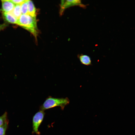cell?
Returning a JSON list of instances; mask_svg holds the SVG:
<instances>
[{
    "instance_id": "obj_1",
    "label": "cell",
    "mask_w": 135,
    "mask_h": 135,
    "mask_svg": "<svg viewBox=\"0 0 135 135\" xmlns=\"http://www.w3.org/2000/svg\"><path fill=\"white\" fill-rule=\"evenodd\" d=\"M30 32L36 38L38 33L36 17L28 14H22L18 19L16 24Z\"/></svg>"
},
{
    "instance_id": "obj_2",
    "label": "cell",
    "mask_w": 135,
    "mask_h": 135,
    "mask_svg": "<svg viewBox=\"0 0 135 135\" xmlns=\"http://www.w3.org/2000/svg\"><path fill=\"white\" fill-rule=\"evenodd\" d=\"M69 103L70 100L68 98H54L50 96L41 106L40 109L44 111L55 107L59 106L62 110H63Z\"/></svg>"
},
{
    "instance_id": "obj_3",
    "label": "cell",
    "mask_w": 135,
    "mask_h": 135,
    "mask_svg": "<svg viewBox=\"0 0 135 135\" xmlns=\"http://www.w3.org/2000/svg\"><path fill=\"white\" fill-rule=\"evenodd\" d=\"M45 114L44 111L40 110L37 112L34 116L32 120V133L37 135H40V132L38 128L42 122Z\"/></svg>"
},
{
    "instance_id": "obj_4",
    "label": "cell",
    "mask_w": 135,
    "mask_h": 135,
    "mask_svg": "<svg viewBox=\"0 0 135 135\" xmlns=\"http://www.w3.org/2000/svg\"><path fill=\"white\" fill-rule=\"evenodd\" d=\"M81 1L79 0H62L61 1L60 6V13L62 14L67 8L76 5H80Z\"/></svg>"
},
{
    "instance_id": "obj_5",
    "label": "cell",
    "mask_w": 135,
    "mask_h": 135,
    "mask_svg": "<svg viewBox=\"0 0 135 135\" xmlns=\"http://www.w3.org/2000/svg\"><path fill=\"white\" fill-rule=\"evenodd\" d=\"M2 7L1 10L2 12H11L14 9L15 4L10 0H2Z\"/></svg>"
},
{
    "instance_id": "obj_6",
    "label": "cell",
    "mask_w": 135,
    "mask_h": 135,
    "mask_svg": "<svg viewBox=\"0 0 135 135\" xmlns=\"http://www.w3.org/2000/svg\"><path fill=\"white\" fill-rule=\"evenodd\" d=\"M2 14L6 20L8 22L12 24H16L18 19L12 12H2Z\"/></svg>"
},
{
    "instance_id": "obj_7",
    "label": "cell",
    "mask_w": 135,
    "mask_h": 135,
    "mask_svg": "<svg viewBox=\"0 0 135 135\" xmlns=\"http://www.w3.org/2000/svg\"><path fill=\"white\" fill-rule=\"evenodd\" d=\"M78 57L82 64L87 66L92 65L91 58L88 56L82 54Z\"/></svg>"
},
{
    "instance_id": "obj_8",
    "label": "cell",
    "mask_w": 135,
    "mask_h": 135,
    "mask_svg": "<svg viewBox=\"0 0 135 135\" xmlns=\"http://www.w3.org/2000/svg\"><path fill=\"white\" fill-rule=\"evenodd\" d=\"M28 14L36 17V10L33 2L30 0L28 1Z\"/></svg>"
},
{
    "instance_id": "obj_9",
    "label": "cell",
    "mask_w": 135,
    "mask_h": 135,
    "mask_svg": "<svg viewBox=\"0 0 135 135\" xmlns=\"http://www.w3.org/2000/svg\"><path fill=\"white\" fill-rule=\"evenodd\" d=\"M21 4L15 5L12 11V14L18 19L22 14L21 8Z\"/></svg>"
},
{
    "instance_id": "obj_10",
    "label": "cell",
    "mask_w": 135,
    "mask_h": 135,
    "mask_svg": "<svg viewBox=\"0 0 135 135\" xmlns=\"http://www.w3.org/2000/svg\"><path fill=\"white\" fill-rule=\"evenodd\" d=\"M28 0L23 2L21 4V10L22 14H28Z\"/></svg>"
},
{
    "instance_id": "obj_11",
    "label": "cell",
    "mask_w": 135,
    "mask_h": 135,
    "mask_svg": "<svg viewBox=\"0 0 135 135\" xmlns=\"http://www.w3.org/2000/svg\"><path fill=\"white\" fill-rule=\"evenodd\" d=\"M8 121L7 114L6 112H5L2 115L0 116V126Z\"/></svg>"
},
{
    "instance_id": "obj_12",
    "label": "cell",
    "mask_w": 135,
    "mask_h": 135,
    "mask_svg": "<svg viewBox=\"0 0 135 135\" xmlns=\"http://www.w3.org/2000/svg\"><path fill=\"white\" fill-rule=\"evenodd\" d=\"M8 121L0 126V135H5L6 132L8 127Z\"/></svg>"
},
{
    "instance_id": "obj_13",
    "label": "cell",
    "mask_w": 135,
    "mask_h": 135,
    "mask_svg": "<svg viewBox=\"0 0 135 135\" xmlns=\"http://www.w3.org/2000/svg\"><path fill=\"white\" fill-rule=\"evenodd\" d=\"M15 5L20 4L25 2L26 0H10Z\"/></svg>"
},
{
    "instance_id": "obj_14",
    "label": "cell",
    "mask_w": 135,
    "mask_h": 135,
    "mask_svg": "<svg viewBox=\"0 0 135 135\" xmlns=\"http://www.w3.org/2000/svg\"><path fill=\"white\" fill-rule=\"evenodd\" d=\"M6 26L4 24H0V30H2Z\"/></svg>"
},
{
    "instance_id": "obj_15",
    "label": "cell",
    "mask_w": 135,
    "mask_h": 135,
    "mask_svg": "<svg viewBox=\"0 0 135 135\" xmlns=\"http://www.w3.org/2000/svg\"></svg>"
}]
</instances>
